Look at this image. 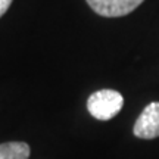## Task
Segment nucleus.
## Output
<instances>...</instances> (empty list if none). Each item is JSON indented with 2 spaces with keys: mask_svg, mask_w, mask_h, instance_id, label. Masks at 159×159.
I'll return each mask as SVG.
<instances>
[{
  "mask_svg": "<svg viewBox=\"0 0 159 159\" xmlns=\"http://www.w3.org/2000/svg\"><path fill=\"white\" fill-rule=\"evenodd\" d=\"M97 15L106 18L125 16L136 11L144 0H85Z\"/></svg>",
  "mask_w": 159,
  "mask_h": 159,
  "instance_id": "nucleus-3",
  "label": "nucleus"
},
{
  "mask_svg": "<svg viewBox=\"0 0 159 159\" xmlns=\"http://www.w3.org/2000/svg\"><path fill=\"white\" fill-rule=\"evenodd\" d=\"M31 149L25 142H7L0 144V159H28Z\"/></svg>",
  "mask_w": 159,
  "mask_h": 159,
  "instance_id": "nucleus-4",
  "label": "nucleus"
},
{
  "mask_svg": "<svg viewBox=\"0 0 159 159\" xmlns=\"http://www.w3.org/2000/svg\"><path fill=\"white\" fill-rule=\"evenodd\" d=\"M11 5H12V0H0V18L5 15Z\"/></svg>",
  "mask_w": 159,
  "mask_h": 159,
  "instance_id": "nucleus-5",
  "label": "nucleus"
},
{
  "mask_svg": "<svg viewBox=\"0 0 159 159\" xmlns=\"http://www.w3.org/2000/svg\"><path fill=\"white\" fill-rule=\"evenodd\" d=\"M124 106V97L116 90L103 89L91 93L87 99V109L93 118L99 121H109L121 112Z\"/></svg>",
  "mask_w": 159,
  "mask_h": 159,
  "instance_id": "nucleus-1",
  "label": "nucleus"
},
{
  "mask_svg": "<svg viewBox=\"0 0 159 159\" xmlns=\"http://www.w3.org/2000/svg\"><path fill=\"white\" fill-rule=\"evenodd\" d=\"M134 136L143 140H152L159 137V102L149 103L139 118L134 122L133 128Z\"/></svg>",
  "mask_w": 159,
  "mask_h": 159,
  "instance_id": "nucleus-2",
  "label": "nucleus"
}]
</instances>
